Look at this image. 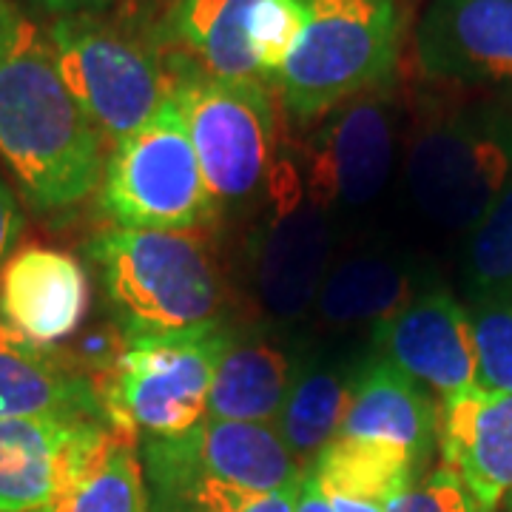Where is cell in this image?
<instances>
[{"label": "cell", "instance_id": "obj_18", "mask_svg": "<svg viewBox=\"0 0 512 512\" xmlns=\"http://www.w3.org/2000/svg\"><path fill=\"white\" fill-rule=\"evenodd\" d=\"M339 436L384 441L424 464L439 441V404L430 390L376 356L356 370Z\"/></svg>", "mask_w": 512, "mask_h": 512}, {"label": "cell", "instance_id": "obj_33", "mask_svg": "<svg viewBox=\"0 0 512 512\" xmlns=\"http://www.w3.org/2000/svg\"><path fill=\"white\" fill-rule=\"evenodd\" d=\"M296 512H333L328 507V501L322 498V493L316 490V484H313L308 473H305L302 490H299V498H296Z\"/></svg>", "mask_w": 512, "mask_h": 512}, {"label": "cell", "instance_id": "obj_23", "mask_svg": "<svg viewBox=\"0 0 512 512\" xmlns=\"http://www.w3.org/2000/svg\"><path fill=\"white\" fill-rule=\"evenodd\" d=\"M410 271L387 256L359 254L330 265L316 296V313L333 328L379 325L410 302Z\"/></svg>", "mask_w": 512, "mask_h": 512}, {"label": "cell", "instance_id": "obj_22", "mask_svg": "<svg viewBox=\"0 0 512 512\" xmlns=\"http://www.w3.org/2000/svg\"><path fill=\"white\" fill-rule=\"evenodd\" d=\"M37 512H151L137 439L109 427L69 484Z\"/></svg>", "mask_w": 512, "mask_h": 512}, {"label": "cell", "instance_id": "obj_17", "mask_svg": "<svg viewBox=\"0 0 512 512\" xmlns=\"http://www.w3.org/2000/svg\"><path fill=\"white\" fill-rule=\"evenodd\" d=\"M26 416L106 421L83 370L0 319V419Z\"/></svg>", "mask_w": 512, "mask_h": 512}, {"label": "cell", "instance_id": "obj_20", "mask_svg": "<svg viewBox=\"0 0 512 512\" xmlns=\"http://www.w3.org/2000/svg\"><path fill=\"white\" fill-rule=\"evenodd\" d=\"M419 470L402 447L336 436L313 458L308 476L333 512H393Z\"/></svg>", "mask_w": 512, "mask_h": 512}, {"label": "cell", "instance_id": "obj_16", "mask_svg": "<svg viewBox=\"0 0 512 512\" xmlns=\"http://www.w3.org/2000/svg\"><path fill=\"white\" fill-rule=\"evenodd\" d=\"M89 311L80 259L46 245L18 248L0 268V319L43 348L66 342Z\"/></svg>", "mask_w": 512, "mask_h": 512}, {"label": "cell", "instance_id": "obj_29", "mask_svg": "<svg viewBox=\"0 0 512 512\" xmlns=\"http://www.w3.org/2000/svg\"><path fill=\"white\" fill-rule=\"evenodd\" d=\"M393 512H487L476 501L456 473L447 467H439L433 473L419 478Z\"/></svg>", "mask_w": 512, "mask_h": 512}, {"label": "cell", "instance_id": "obj_12", "mask_svg": "<svg viewBox=\"0 0 512 512\" xmlns=\"http://www.w3.org/2000/svg\"><path fill=\"white\" fill-rule=\"evenodd\" d=\"M376 356L407 373L439 399L478 384V350L470 311L453 296L433 291L373 325Z\"/></svg>", "mask_w": 512, "mask_h": 512}, {"label": "cell", "instance_id": "obj_25", "mask_svg": "<svg viewBox=\"0 0 512 512\" xmlns=\"http://www.w3.org/2000/svg\"><path fill=\"white\" fill-rule=\"evenodd\" d=\"M151 512H296V493H248L214 478L143 470Z\"/></svg>", "mask_w": 512, "mask_h": 512}, {"label": "cell", "instance_id": "obj_30", "mask_svg": "<svg viewBox=\"0 0 512 512\" xmlns=\"http://www.w3.org/2000/svg\"><path fill=\"white\" fill-rule=\"evenodd\" d=\"M37 18H46L49 23L69 18H100L114 15V9L123 0H23Z\"/></svg>", "mask_w": 512, "mask_h": 512}, {"label": "cell", "instance_id": "obj_9", "mask_svg": "<svg viewBox=\"0 0 512 512\" xmlns=\"http://www.w3.org/2000/svg\"><path fill=\"white\" fill-rule=\"evenodd\" d=\"M268 211L256 251L259 299L276 319H299L316 305L330 271V217L308 197L299 163L279 154L265 188Z\"/></svg>", "mask_w": 512, "mask_h": 512}, {"label": "cell", "instance_id": "obj_2", "mask_svg": "<svg viewBox=\"0 0 512 512\" xmlns=\"http://www.w3.org/2000/svg\"><path fill=\"white\" fill-rule=\"evenodd\" d=\"M89 254L126 339L220 328V271L197 228H111Z\"/></svg>", "mask_w": 512, "mask_h": 512}, {"label": "cell", "instance_id": "obj_31", "mask_svg": "<svg viewBox=\"0 0 512 512\" xmlns=\"http://www.w3.org/2000/svg\"><path fill=\"white\" fill-rule=\"evenodd\" d=\"M23 225H26V220H23V208H20L18 197L0 177V268L9 256L15 254Z\"/></svg>", "mask_w": 512, "mask_h": 512}, {"label": "cell", "instance_id": "obj_5", "mask_svg": "<svg viewBox=\"0 0 512 512\" xmlns=\"http://www.w3.org/2000/svg\"><path fill=\"white\" fill-rule=\"evenodd\" d=\"M43 29L63 83L111 146L146 126L174 92L177 77L154 32L111 15Z\"/></svg>", "mask_w": 512, "mask_h": 512}, {"label": "cell", "instance_id": "obj_8", "mask_svg": "<svg viewBox=\"0 0 512 512\" xmlns=\"http://www.w3.org/2000/svg\"><path fill=\"white\" fill-rule=\"evenodd\" d=\"M100 208L114 228H202L220 217L174 97L109 148Z\"/></svg>", "mask_w": 512, "mask_h": 512}, {"label": "cell", "instance_id": "obj_1", "mask_svg": "<svg viewBox=\"0 0 512 512\" xmlns=\"http://www.w3.org/2000/svg\"><path fill=\"white\" fill-rule=\"evenodd\" d=\"M106 140L63 83L46 29L29 18L0 60V160L35 211L74 208L100 188Z\"/></svg>", "mask_w": 512, "mask_h": 512}, {"label": "cell", "instance_id": "obj_26", "mask_svg": "<svg viewBox=\"0 0 512 512\" xmlns=\"http://www.w3.org/2000/svg\"><path fill=\"white\" fill-rule=\"evenodd\" d=\"M464 279L476 305L512 299V180L470 231Z\"/></svg>", "mask_w": 512, "mask_h": 512}, {"label": "cell", "instance_id": "obj_19", "mask_svg": "<svg viewBox=\"0 0 512 512\" xmlns=\"http://www.w3.org/2000/svg\"><path fill=\"white\" fill-rule=\"evenodd\" d=\"M259 0H174L154 29L163 52H180L183 69L220 80H259L251 18Z\"/></svg>", "mask_w": 512, "mask_h": 512}, {"label": "cell", "instance_id": "obj_7", "mask_svg": "<svg viewBox=\"0 0 512 512\" xmlns=\"http://www.w3.org/2000/svg\"><path fill=\"white\" fill-rule=\"evenodd\" d=\"M174 103L200 160L217 211H237L265 197L279 160V109L262 80L177 74Z\"/></svg>", "mask_w": 512, "mask_h": 512}, {"label": "cell", "instance_id": "obj_24", "mask_svg": "<svg viewBox=\"0 0 512 512\" xmlns=\"http://www.w3.org/2000/svg\"><path fill=\"white\" fill-rule=\"evenodd\" d=\"M353 379L356 370L342 362H313L299 367L276 427L305 470L339 436L353 393Z\"/></svg>", "mask_w": 512, "mask_h": 512}, {"label": "cell", "instance_id": "obj_32", "mask_svg": "<svg viewBox=\"0 0 512 512\" xmlns=\"http://www.w3.org/2000/svg\"><path fill=\"white\" fill-rule=\"evenodd\" d=\"M26 20L29 18L20 12L12 0H0V60L18 46Z\"/></svg>", "mask_w": 512, "mask_h": 512}, {"label": "cell", "instance_id": "obj_3", "mask_svg": "<svg viewBox=\"0 0 512 512\" xmlns=\"http://www.w3.org/2000/svg\"><path fill=\"white\" fill-rule=\"evenodd\" d=\"M308 23L274 92L288 117L311 123L396 72L402 12L396 0H305Z\"/></svg>", "mask_w": 512, "mask_h": 512}, {"label": "cell", "instance_id": "obj_34", "mask_svg": "<svg viewBox=\"0 0 512 512\" xmlns=\"http://www.w3.org/2000/svg\"><path fill=\"white\" fill-rule=\"evenodd\" d=\"M504 512H512V495L504 501Z\"/></svg>", "mask_w": 512, "mask_h": 512}, {"label": "cell", "instance_id": "obj_28", "mask_svg": "<svg viewBox=\"0 0 512 512\" xmlns=\"http://www.w3.org/2000/svg\"><path fill=\"white\" fill-rule=\"evenodd\" d=\"M478 350V384L512 393V299L481 302L470 313Z\"/></svg>", "mask_w": 512, "mask_h": 512}, {"label": "cell", "instance_id": "obj_13", "mask_svg": "<svg viewBox=\"0 0 512 512\" xmlns=\"http://www.w3.org/2000/svg\"><path fill=\"white\" fill-rule=\"evenodd\" d=\"M413 43L427 80L512 86V0H430Z\"/></svg>", "mask_w": 512, "mask_h": 512}, {"label": "cell", "instance_id": "obj_11", "mask_svg": "<svg viewBox=\"0 0 512 512\" xmlns=\"http://www.w3.org/2000/svg\"><path fill=\"white\" fill-rule=\"evenodd\" d=\"M143 470L214 478L248 493H296L305 467L276 424L205 419L180 439L140 441Z\"/></svg>", "mask_w": 512, "mask_h": 512}, {"label": "cell", "instance_id": "obj_14", "mask_svg": "<svg viewBox=\"0 0 512 512\" xmlns=\"http://www.w3.org/2000/svg\"><path fill=\"white\" fill-rule=\"evenodd\" d=\"M109 421L0 419V512H37L109 433Z\"/></svg>", "mask_w": 512, "mask_h": 512}, {"label": "cell", "instance_id": "obj_27", "mask_svg": "<svg viewBox=\"0 0 512 512\" xmlns=\"http://www.w3.org/2000/svg\"><path fill=\"white\" fill-rule=\"evenodd\" d=\"M308 6L305 0H259L251 18V52H254L259 80L274 89L293 46L305 32Z\"/></svg>", "mask_w": 512, "mask_h": 512}, {"label": "cell", "instance_id": "obj_6", "mask_svg": "<svg viewBox=\"0 0 512 512\" xmlns=\"http://www.w3.org/2000/svg\"><path fill=\"white\" fill-rule=\"evenodd\" d=\"M228 328L183 336H128L92 379L114 430L131 439H180L208 419V396Z\"/></svg>", "mask_w": 512, "mask_h": 512}, {"label": "cell", "instance_id": "obj_21", "mask_svg": "<svg viewBox=\"0 0 512 512\" xmlns=\"http://www.w3.org/2000/svg\"><path fill=\"white\" fill-rule=\"evenodd\" d=\"M296 373V359L268 336L231 330L211 384L208 419L276 424Z\"/></svg>", "mask_w": 512, "mask_h": 512}, {"label": "cell", "instance_id": "obj_15", "mask_svg": "<svg viewBox=\"0 0 512 512\" xmlns=\"http://www.w3.org/2000/svg\"><path fill=\"white\" fill-rule=\"evenodd\" d=\"M441 467L487 512L512 495V393L473 387L439 402Z\"/></svg>", "mask_w": 512, "mask_h": 512}, {"label": "cell", "instance_id": "obj_10", "mask_svg": "<svg viewBox=\"0 0 512 512\" xmlns=\"http://www.w3.org/2000/svg\"><path fill=\"white\" fill-rule=\"evenodd\" d=\"M396 157V111L384 89L367 92L322 117L299 165L311 197L325 214L356 211L382 194Z\"/></svg>", "mask_w": 512, "mask_h": 512}, {"label": "cell", "instance_id": "obj_4", "mask_svg": "<svg viewBox=\"0 0 512 512\" xmlns=\"http://www.w3.org/2000/svg\"><path fill=\"white\" fill-rule=\"evenodd\" d=\"M512 180V97L427 117L407 151V185L424 217L473 231Z\"/></svg>", "mask_w": 512, "mask_h": 512}]
</instances>
